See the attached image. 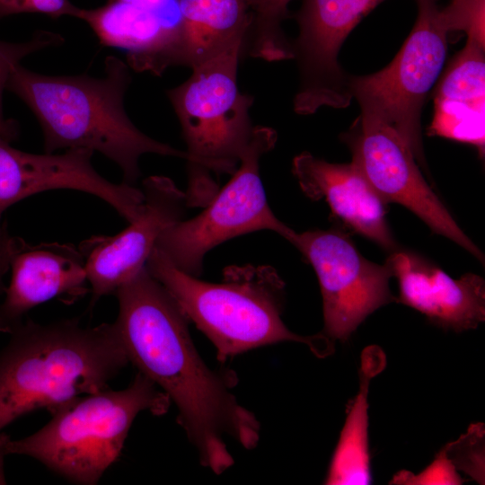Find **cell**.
Returning <instances> with one entry per match:
<instances>
[{
    "label": "cell",
    "mask_w": 485,
    "mask_h": 485,
    "mask_svg": "<svg viewBox=\"0 0 485 485\" xmlns=\"http://www.w3.org/2000/svg\"><path fill=\"white\" fill-rule=\"evenodd\" d=\"M114 322L129 363L178 409V421L205 467L221 474L234 464L225 439L253 449L260 424L231 392L234 372L213 370L200 357L189 320L146 266L114 293Z\"/></svg>",
    "instance_id": "obj_1"
},
{
    "label": "cell",
    "mask_w": 485,
    "mask_h": 485,
    "mask_svg": "<svg viewBox=\"0 0 485 485\" xmlns=\"http://www.w3.org/2000/svg\"><path fill=\"white\" fill-rule=\"evenodd\" d=\"M129 66L115 56L104 62V75H50L21 64L11 72L6 90L31 110L43 133L45 153L83 148L99 152L119 165L124 183L141 175L146 154L188 160L186 151L157 141L140 131L124 108L131 83Z\"/></svg>",
    "instance_id": "obj_2"
},
{
    "label": "cell",
    "mask_w": 485,
    "mask_h": 485,
    "mask_svg": "<svg viewBox=\"0 0 485 485\" xmlns=\"http://www.w3.org/2000/svg\"><path fill=\"white\" fill-rule=\"evenodd\" d=\"M10 334L0 351V454H6L2 430L9 424L108 388L129 363L114 322L90 327L75 318L48 324L29 319Z\"/></svg>",
    "instance_id": "obj_3"
},
{
    "label": "cell",
    "mask_w": 485,
    "mask_h": 485,
    "mask_svg": "<svg viewBox=\"0 0 485 485\" xmlns=\"http://www.w3.org/2000/svg\"><path fill=\"white\" fill-rule=\"evenodd\" d=\"M146 268L213 343L220 362L283 341L304 343L320 357L333 352L322 332L302 336L286 326L285 282L270 266H230L222 282L210 283L181 271L154 247Z\"/></svg>",
    "instance_id": "obj_4"
},
{
    "label": "cell",
    "mask_w": 485,
    "mask_h": 485,
    "mask_svg": "<svg viewBox=\"0 0 485 485\" xmlns=\"http://www.w3.org/2000/svg\"><path fill=\"white\" fill-rule=\"evenodd\" d=\"M170 405L168 396L138 372L125 389L105 388L59 407L37 432L8 437L4 451L31 457L71 482L94 485L119 458L137 416H161Z\"/></svg>",
    "instance_id": "obj_5"
},
{
    "label": "cell",
    "mask_w": 485,
    "mask_h": 485,
    "mask_svg": "<svg viewBox=\"0 0 485 485\" xmlns=\"http://www.w3.org/2000/svg\"><path fill=\"white\" fill-rule=\"evenodd\" d=\"M244 42L192 67L191 75L167 91L187 146L188 205L205 207L219 190L216 176L233 174L251 137V95L237 85Z\"/></svg>",
    "instance_id": "obj_6"
},
{
    "label": "cell",
    "mask_w": 485,
    "mask_h": 485,
    "mask_svg": "<svg viewBox=\"0 0 485 485\" xmlns=\"http://www.w3.org/2000/svg\"><path fill=\"white\" fill-rule=\"evenodd\" d=\"M277 132L264 126L253 128L232 179L198 216L165 228L157 248L178 269L198 277L206 254L232 238L269 230L292 243L296 232L271 210L260 175V161L276 145Z\"/></svg>",
    "instance_id": "obj_7"
},
{
    "label": "cell",
    "mask_w": 485,
    "mask_h": 485,
    "mask_svg": "<svg viewBox=\"0 0 485 485\" xmlns=\"http://www.w3.org/2000/svg\"><path fill=\"white\" fill-rule=\"evenodd\" d=\"M415 1L414 27L392 61L372 75H348V83L359 106L374 110L389 121L424 167L421 112L444 68L451 30L439 0Z\"/></svg>",
    "instance_id": "obj_8"
},
{
    "label": "cell",
    "mask_w": 485,
    "mask_h": 485,
    "mask_svg": "<svg viewBox=\"0 0 485 485\" xmlns=\"http://www.w3.org/2000/svg\"><path fill=\"white\" fill-rule=\"evenodd\" d=\"M361 114L343 134L354 162L388 203L401 204L434 233L445 236L484 263V255L462 231L423 177L415 154L402 135L374 110Z\"/></svg>",
    "instance_id": "obj_9"
},
{
    "label": "cell",
    "mask_w": 485,
    "mask_h": 485,
    "mask_svg": "<svg viewBox=\"0 0 485 485\" xmlns=\"http://www.w3.org/2000/svg\"><path fill=\"white\" fill-rule=\"evenodd\" d=\"M292 244L313 268L322 298L323 330L330 340L345 341L378 308L396 301L389 266L364 258L338 229L296 233Z\"/></svg>",
    "instance_id": "obj_10"
},
{
    "label": "cell",
    "mask_w": 485,
    "mask_h": 485,
    "mask_svg": "<svg viewBox=\"0 0 485 485\" xmlns=\"http://www.w3.org/2000/svg\"><path fill=\"white\" fill-rule=\"evenodd\" d=\"M384 0H303L293 58L299 70L294 110L310 115L322 107L342 109L352 99L340 49L356 25Z\"/></svg>",
    "instance_id": "obj_11"
},
{
    "label": "cell",
    "mask_w": 485,
    "mask_h": 485,
    "mask_svg": "<svg viewBox=\"0 0 485 485\" xmlns=\"http://www.w3.org/2000/svg\"><path fill=\"white\" fill-rule=\"evenodd\" d=\"M10 143L0 137V226L2 215L12 205L34 194L60 189L98 197L128 223L139 215L144 202L142 190L102 177L92 163V150L71 148L62 154H32Z\"/></svg>",
    "instance_id": "obj_12"
},
{
    "label": "cell",
    "mask_w": 485,
    "mask_h": 485,
    "mask_svg": "<svg viewBox=\"0 0 485 485\" xmlns=\"http://www.w3.org/2000/svg\"><path fill=\"white\" fill-rule=\"evenodd\" d=\"M141 190L144 202L137 217L119 234L93 237L81 250L93 304L138 273L163 231L183 219L189 207L185 191L165 176L145 179Z\"/></svg>",
    "instance_id": "obj_13"
},
{
    "label": "cell",
    "mask_w": 485,
    "mask_h": 485,
    "mask_svg": "<svg viewBox=\"0 0 485 485\" xmlns=\"http://www.w3.org/2000/svg\"><path fill=\"white\" fill-rule=\"evenodd\" d=\"M385 263L399 285L396 301L454 331L477 328L485 320V281L473 273L453 278L418 253L396 250Z\"/></svg>",
    "instance_id": "obj_14"
},
{
    "label": "cell",
    "mask_w": 485,
    "mask_h": 485,
    "mask_svg": "<svg viewBox=\"0 0 485 485\" xmlns=\"http://www.w3.org/2000/svg\"><path fill=\"white\" fill-rule=\"evenodd\" d=\"M11 280L0 304V331L11 333L29 311L53 298L74 302L87 291L85 258L72 244L25 242L10 261Z\"/></svg>",
    "instance_id": "obj_15"
},
{
    "label": "cell",
    "mask_w": 485,
    "mask_h": 485,
    "mask_svg": "<svg viewBox=\"0 0 485 485\" xmlns=\"http://www.w3.org/2000/svg\"><path fill=\"white\" fill-rule=\"evenodd\" d=\"M292 172L309 198L324 200L350 230L384 251L398 250L385 218L387 203L354 162L333 163L303 152L294 158Z\"/></svg>",
    "instance_id": "obj_16"
},
{
    "label": "cell",
    "mask_w": 485,
    "mask_h": 485,
    "mask_svg": "<svg viewBox=\"0 0 485 485\" xmlns=\"http://www.w3.org/2000/svg\"><path fill=\"white\" fill-rule=\"evenodd\" d=\"M485 39L467 36L436 89L428 135L485 147Z\"/></svg>",
    "instance_id": "obj_17"
},
{
    "label": "cell",
    "mask_w": 485,
    "mask_h": 485,
    "mask_svg": "<svg viewBox=\"0 0 485 485\" xmlns=\"http://www.w3.org/2000/svg\"><path fill=\"white\" fill-rule=\"evenodd\" d=\"M178 7L179 24L153 74L178 65L192 68L245 42L252 20L245 0H178Z\"/></svg>",
    "instance_id": "obj_18"
},
{
    "label": "cell",
    "mask_w": 485,
    "mask_h": 485,
    "mask_svg": "<svg viewBox=\"0 0 485 485\" xmlns=\"http://www.w3.org/2000/svg\"><path fill=\"white\" fill-rule=\"evenodd\" d=\"M73 17L86 22L101 45L127 51L128 66L137 72H152L175 32L154 13L120 0L76 7Z\"/></svg>",
    "instance_id": "obj_19"
},
{
    "label": "cell",
    "mask_w": 485,
    "mask_h": 485,
    "mask_svg": "<svg viewBox=\"0 0 485 485\" xmlns=\"http://www.w3.org/2000/svg\"><path fill=\"white\" fill-rule=\"evenodd\" d=\"M384 355L376 347L363 354L360 389L351 405L332 456L326 484H369L372 481L368 451L367 392L370 379L382 371Z\"/></svg>",
    "instance_id": "obj_20"
},
{
    "label": "cell",
    "mask_w": 485,
    "mask_h": 485,
    "mask_svg": "<svg viewBox=\"0 0 485 485\" xmlns=\"http://www.w3.org/2000/svg\"><path fill=\"white\" fill-rule=\"evenodd\" d=\"M290 1L245 0L252 16L244 42L251 57L269 62L293 58L292 43L281 27Z\"/></svg>",
    "instance_id": "obj_21"
},
{
    "label": "cell",
    "mask_w": 485,
    "mask_h": 485,
    "mask_svg": "<svg viewBox=\"0 0 485 485\" xmlns=\"http://www.w3.org/2000/svg\"><path fill=\"white\" fill-rule=\"evenodd\" d=\"M64 41L62 35L48 31H36L30 40L25 41L0 40V137L13 142L20 135L18 121L5 118L3 111V93L6 89V83L12 70L24 57L48 48L58 47Z\"/></svg>",
    "instance_id": "obj_22"
},
{
    "label": "cell",
    "mask_w": 485,
    "mask_h": 485,
    "mask_svg": "<svg viewBox=\"0 0 485 485\" xmlns=\"http://www.w3.org/2000/svg\"><path fill=\"white\" fill-rule=\"evenodd\" d=\"M484 425L472 424L459 439L441 450L456 471L463 472L481 484L484 483Z\"/></svg>",
    "instance_id": "obj_23"
},
{
    "label": "cell",
    "mask_w": 485,
    "mask_h": 485,
    "mask_svg": "<svg viewBox=\"0 0 485 485\" xmlns=\"http://www.w3.org/2000/svg\"><path fill=\"white\" fill-rule=\"evenodd\" d=\"M443 12L451 32L485 39V0H450Z\"/></svg>",
    "instance_id": "obj_24"
},
{
    "label": "cell",
    "mask_w": 485,
    "mask_h": 485,
    "mask_svg": "<svg viewBox=\"0 0 485 485\" xmlns=\"http://www.w3.org/2000/svg\"><path fill=\"white\" fill-rule=\"evenodd\" d=\"M392 481L396 484H460L463 479L440 451L434 462L420 473L401 472L395 474Z\"/></svg>",
    "instance_id": "obj_25"
},
{
    "label": "cell",
    "mask_w": 485,
    "mask_h": 485,
    "mask_svg": "<svg viewBox=\"0 0 485 485\" xmlns=\"http://www.w3.org/2000/svg\"><path fill=\"white\" fill-rule=\"evenodd\" d=\"M76 7L69 0H0V20L24 13H43L52 18L73 17Z\"/></svg>",
    "instance_id": "obj_26"
},
{
    "label": "cell",
    "mask_w": 485,
    "mask_h": 485,
    "mask_svg": "<svg viewBox=\"0 0 485 485\" xmlns=\"http://www.w3.org/2000/svg\"><path fill=\"white\" fill-rule=\"evenodd\" d=\"M142 7L158 16L171 28L176 29L180 21L178 0H120Z\"/></svg>",
    "instance_id": "obj_27"
},
{
    "label": "cell",
    "mask_w": 485,
    "mask_h": 485,
    "mask_svg": "<svg viewBox=\"0 0 485 485\" xmlns=\"http://www.w3.org/2000/svg\"><path fill=\"white\" fill-rule=\"evenodd\" d=\"M25 242L17 236H12L5 224L0 226V295L4 292V276L9 270L10 261L15 252L22 248Z\"/></svg>",
    "instance_id": "obj_28"
}]
</instances>
